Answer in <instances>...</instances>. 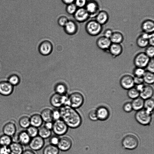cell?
Instances as JSON below:
<instances>
[{
	"label": "cell",
	"mask_w": 154,
	"mask_h": 154,
	"mask_svg": "<svg viewBox=\"0 0 154 154\" xmlns=\"http://www.w3.org/2000/svg\"><path fill=\"white\" fill-rule=\"evenodd\" d=\"M61 119L69 128H76L80 127L82 119L80 114L76 110L69 106H62L59 109Z\"/></svg>",
	"instance_id": "obj_1"
},
{
	"label": "cell",
	"mask_w": 154,
	"mask_h": 154,
	"mask_svg": "<svg viewBox=\"0 0 154 154\" xmlns=\"http://www.w3.org/2000/svg\"><path fill=\"white\" fill-rule=\"evenodd\" d=\"M152 114L143 108L136 111L134 117L136 120L139 124L143 126L149 125L151 122Z\"/></svg>",
	"instance_id": "obj_2"
},
{
	"label": "cell",
	"mask_w": 154,
	"mask_h": 154,
	"mask_svg": "<svg viewBox=\"0 0 154 154\" xmlns=\"http://www.w3.org/2000/svg\"><path fill=\"white\" fill-rule=\"evenodd\" d=\"M85 29L87 33L92 36L99 35L103 30V26L95 20H91L86 24Z\"/></svg>",
	"instance_id": "obj_3"
},
{
	"label": "cell",
	"mask_w": 154,
	"mask_h": 154,
	"mask_svg": "<svg viewBox=\"0 0 154 154\" xmlns=\"http://www.w3.org/2000/svg\"><path fill=\"white\" fill-rule=\"evenodd\" d=\"M123 148L128 150H133L136 148L139 144V140L134 135L129 134L125 135L122 141Z\"/></svg>",
	"instance_id": "obj_4"
},
{
	"label": "cell",
	"mask_w": 154,
	"mask_h": 154,
	"mask_svg": "<svg viewBox=\"0 0 154 154\" xmlns=\"http://www.w3.org/2000/svg\"><path fill=\"white\" fill-rule=\"evenodd\" d=\"M69 106L76 109L81 107L84 103V98L80 93L74 92L69 95Z\"/></svg>",
	"instance_id": "obj_5"
},
{
	"label": "cell",
	"mask_w": 154,
	"mask_h": 154,
	"mask_svg": "<svg viewBox=\"0 0 154 154\" xmlns=\"http://www.w3.org/2000/svg\"><path fill=\"white\" fill-rule=\"evenodd\" d=\"M68 128L65 122L60 119L53 122L52 130L55 135L59 136L65 134L67 132Z\"/></svg>",
	"instance_id": "obj_6"
},
{
	"label": "cell",
	"mask_w": 154,
	"mask_h": 154,
	"mask_svg": "<svg viewBox=\"0 0 154 154\" xmlns=\"http://www.w3.org/2000/svg\"><path fill=\"white\" fill-rule=\"evenodd\" d=\"M150 59L144 52H141L135 56L133 63L136 67L145 69Z\"/></svg>",
	"instance_id": "obj_7"
},
{
	"label": "cell",
	"mask_w": 154,
	"mask_h": 154,
	"mask_svg": "<svg viewBox=\"0 0 154 154\" xmlns=\"http://www.w3.org/2000/svg\"><path fill=\"white\" fill-rule=\"evenodd\" d=\"M85 8L91 18L95 17L100 11L99 4L95 0H88Z\"/></svg>",
	"instance_id": "obj_8"
},
{
	"label": "cell",
	"mask_w": 154,
	"mask_h": 154,
	"mask_svg": "<svg viewBox=\"0 0 154 154\" xmlns=\"http://www.w3.org/2000/svg\"><path fill=\"white\" fill-rule=\"evenodd\" d=\"M120 86L123 89L128 90L134 87V76L129 74H125L123 75L119 80Z\"/></svg>",
	"instance_id": "obj_9"
},
{
	"label": "cell",
	"mask_w": 154,
	"mask_h": 154,
	"mask_svg": "<svg viewBox=\"0 0 154 154\" xmlns=\"http://www.w3.org/2000/svg\"><path fill=\"white\" fill-rule=\"evenodd\" d=\"M73 16L75 20L80 23L86 21L90 18L88 13L85 8H78Z\"/></svg>",
	"instance_id": "obj_10"
},
{
	"label": "cell",
	"mask_w": 154,
	"mask_h": 154,
	"mask_svg": "<svg viewBox=\"0 0 154 154\" xmlns=\"http://www.w3.org/2000/svg\"><path fill=\"white\" fill-rule=\"evenodd\" d=\"M44 144V139L38 135L31 138L28 145L31 149L36 151L41 149Z\"/></svg>",
	"instance_id": "obj_11"
},
{
	"label": "cell",
	"mask_w": 154,
	"mask_h": 154,
	"mask_svg": "<svg viewBox=\"0 0 154 154\" xmlns=\"http://www.w3.org/2000/svg\"><path fill=\"white\" fill-rule=\"evenodd\" d=\"M111 43L109 38L103 35L98 37L96 41V44L98 48L103 51L107 52H108Z\"/></svg>",
	"instance_id": "obj_12"
},
{
	"label": "cell",
	"mask_w": 154,
	"mask_h": 154,
	"mask_svg": "<svg viewBox=\"0 0 154 154\" xmlns=\"http://www.w3.org/2000/svg\"><path fill=\"white\" fill-rule=\"evenodd\" d=\"M72 145V139L68 136H63L60 138L57 147L60 150L66 151L71 148Z\"/></svg>",
	"instance_id": "obj_13"
},
{
	"label": "cell",
	"mask_w": 154,
	"mask_h": 154,
	"mask_svg": "<svg viewBox=\"0 0 154 154\" xmlns=\"http://www.w3.org/2000/svg\"><path fill=\"white\" fill-rule=\"evenodd\" d=\"M14 87L7 81L0 82V95L8 96L14 92Z\"/></svg>",
	"instance_id": "obj_14"
},
{
	"label": "cell",
	"mask_w": 154,
	"mask_h": 154,
	"mask_svg": "<svg viewBox=\"0 0 154 154\" xmlns=\"http://www.w3.org/2000/svg\"><path fill=\"white\" fill-rule=\"evenodd\" d=\"M53 50V46L51 43L48 40L43 41L38 47L39 53L42 55L47 56L50 54Z\"/></svg>",
	"instance_id": "obj_15"
},
{
	"label": "cell",
	"mask_w": 154,
	"mask_h": 154,
	"mask_svg": "<svg viewBox=\"0 0 154 154\" xmlns=\"http://www.w3.org/2000/svg\"><path fill=\"white\" fill-rule=\"evenodd\" d=\"M98 120L104 121L108 119L110 116V112L106 107L101 106L96 109Z\"/></svg>",
	"instance_id": "obj_16"
},
{
	"label": "cell",
	"mask_w": 154,
	"mask_h": 154,
	"mask_svg": "<svg viewBox=\"0 0 154 154\" xmlns=\"http://www.w3.org/2000/svg\"><path fill=\"white\" fill-rule=\"evenodd\" d=\"M123 51L122 44L112 43L109 49L108 52L113 57L115 58L121 55Z\"/></svg>",
	"instance_id": "obj_17"
},
{
	"label": "cell",
	"mask_w": 154,
	"mask_h": 154,
	"mask_svg": "<svg viewBox=\"0 0 154 154\" xmlns=\"http://www.w3.org/2000/svg\"><path fill=\"white\" fill-rule=\"evenodd\" d=\"M141 29L143 32L148 34L154 33V22L153 20L147 19L142 23Z\"/></svg>",
	"instance_id": "obj_18"
},
{
	"label": "cell",
	"mask_w": 154,
	"mask_h": 154,
	"mask_svg": "<svg viewBox=\"0 0 154 154\" xmlns=\"http://www.w3.org/2000/svg\"><path fill=\"white\" fill-rule=\"evenodd\" d=\"M154 94L153 87L151 85H146L140 92V97L145 100L152 98Z\"/></svg>",
	"instance_id": "obj_19"
},
{
	"label": "cell",
	"mask_w": 154,
	"mask_h": 154,
	"mask_svg": "<svg viewBox=\"0 0 154 154\" xmlns=\"http://www.w3.org/2000/svg\"><path fill=\"white\" fill-rule=\"evenodd\" d=\"M16 127L15 123L11 122L6 123L2 128L3 134L11 137L16 134Z\"/></svg>",
	"instance_id": "obj_20"
},
{
	"label": "cell",
	"mask_w": 154,
	"mask_h": 154,
	"mask_svg": "<svg viewBox=\"0 0 154 154\" xmlns=\"http://www.w3.org/2000/svg\"><path fill=\"white\" fill-rule=\"evenodd\" d=\"M150 34L142 32L137 37L136 43L138 47L141 48H146L149 45L148 38Z\"/></svg>",
	"instance_id": "obj_21"
},
{
	"label": "cell",
	"mask_w": 154,
	"mask_h": 154,
	"mask_svg": "<svg viewBox=\"0 0 154 154\" xmlns=\"http://www.w3.org/2000/svg\"><path fill=\"white\" fill-rule=\"evenodd\" d=\"M63 28L65 32L67 34L72 35L77 32L78 30V26L74 21L69 20L63 27Z\"/></svg>",
	"instance_id": "obj_22"
},
{
	"label": "cell",
	"mask_w": 154,
	"mask_h": 154,
	"mask_svg": "<svg viewBox=\"0 0 154 154\" xmlns=\"http://www.w3.org/2000/svg\"><path fill=\"white\" fill-rule=\"evenodd\" d=\"M17 142L22 146H26L29 145L31 138L26 131H22L17 134Z\"/></svg>",
	"instance_id": "obj_23"
},
{
	"label": "cell",
	"mask_w": 154,
	"mask_h": 154,
	"mask_svg": "<svg viewBox=\"0 0 154 154\" xmlns=\"http://www.w3.org/2000/svg\"><path fill=\"white\" fill-rule=\"evenodd\" d=\"M95 18V20L102 26L106 24L109 20V16L105 10H100Z\"/></svg>",
	"instance_id": "obj_24"
},
{
	"label": "cell",
	"mask_w": 154,
	"mask_h": 154,
	"mask_svg": "<svg viewBox=\"0 0 154 154\" xmlns=\"http://www.w3.org/2000/svg\"><path fill=\"white\" fill-rule=\"evenodd\" d=\"M50 102L51 105L56 108H60L63 106L62 95L56 93L50 97Z\"/></svg>",
	"instance_id": "obj_25"
},
{
	"label": "cell",
	"mask_w": 154,
	"mask_h": 154,
	"mask_svg": "<svg viewBox=\"0 0 154 154\" xmlns=\"http://www.w3.org/2000/svg\"><path fill=\"white\" fill-rule=\"evenodd\" d=\"M8 147L11 154H22L24 150L23 146L18 142H12Z\"/></svg>",
	"instance_id": "obj_26"
},
{
	"label": "cell",
	"mask_w": 154,
	"mask_h": 154,
	"mask_svg": "<svg viewBox=\"0 0 154 154\" xmlns=\"http://www.w3.org/2000/svg\"><path fill=\"white\" fill-rule=\"evenodd\" d=\"M30 125L38 128L42 125L43 120L40 116L38 113H35L30 117Z\"/></svg>",
	"instance_id": "obj_27"
},
{
	"label": "cell",
	"mask_w": 154,
	"mask_h": 154,
	"mask_svg": "<svg viewBox=\"0 0 154 154\" xmlns=\"http://www.w3.org/2000/svg\"><path fill=\"white\" fill-rule=\"evenodd\" d=\"M109 39L112 43L122 44L124 41V38L121 32L116 31H113Z\"/></svg>",
	"instance_id": "obj_28"
},
{
	"label": "cell",
	"mask_w": 154,
	"mask_h": 154,
	"mask_svg": "<svg viewBox=\"0 0 154 154\" xmlns=\"http://www.w3.org/2000/svg\"><path fill=\"white\" fill-rule=\"evenodd\" d=\"M40 116L43 121L46 122H52V110L49 108H45L42 110Z\"/></svg>",
	"instance_id": "obj_29"
},
{
	"label": "cell",
	"mask_w": 154,
	"mask_h": 154,
	"mask_svg": "<svg viewBox=\"0 0 154 154\" xmlns=\"http://www.w3.org/2000/svg\"><path fill=\"white\" fill-rule=\"evenodd\" d=\"M144 100L139 97L133 100L131 103L133 109L136 111L143 108Z\"/></svg>",
	"instance_id": "obj_30"
},
{
	"label": "cell",
	"mask_w": 154,
	"mask_h": 154,
	"mask_svg": "<svg viewBox=\"0 0 154 154\" xmlns=\"http://www.w3.org/2000/svg\"><path fill=\"white\" fill-rule=\"evenodd\" d=\"M60 150L57 146L51 144L46 146L43 151V154H59Z\"/></svg>",
	"instance_id": "obj_31"
},
{
	"label": "cell",
	"mask_w": 154,
	"mask_h": 154,
	"mask_svg": "<svg viewBox=\"0 0 154 154\" xmlns=\"http://www.w3.org/2000/svg\"><path fill=\"white\" fill-rule=\"evenodd\" d=\"M154 101L152 97L144 100L143 109L152 114L154 109Z\"/></svg>",
	"instance_id": "obj_32"
},
{
	"label": "cell",
	"mask_w": 154,
	"mask_h": 154,
	"mask_svg": "<svg viewBox=\"0 0 154 154\" xmlns=\"http://www.w3.org/2000/svg\"><path fill=\"white\" fill-rule=\"evenodd\" d=\"M144 82L147 85H152L154 82V74L153 73L146 71L143 77Z\"/></svg>",
	"instance_id": "obj_33"
},
{
	"label": "cell",
	"mask_w": 154,
	"mask_h": 154,
	"mask_svg": "<svg viewBox=\"0 0 154 154\" xmlns=\"http://www.w3.org/2000/svg\"><path fill=\"white\" fill-rule=\"evenodd\" d=\"M51 135V130L48 129L44 126L40 127L38 129V135L44 139L50 137Z\"/></svg>",
	"instance_id": "obj_34"
},
{
	"label": "cell",
	"mask_w": 154,
	"mask_h": 154,
	"mask_svg": "<svg viewBox=\"0 0 154 154\" xmlns=\"http://www.w3.org/2000/svg\"><path fill=\"white\" fill-rule=\"evenodd\" d=\"M55 93L60 95L67 94V87L64 84L60 83L57 84L54 88Z\"/></svg>",
	"instance_id": "obj_35"
},
{
	"label": "cell",
	"mask_w": 154,
	"mask_h": 154,
	"mask_svg": "<svg viewBox=\"0 0 154 154\" xmlns=\"http://www.w3.org/2000/svg\"><path fill=\"white\" fill-rule=\"evenodd\" d=\"M7 81L14 87H15L20 84V79L17 75L13 74L8 77Z\"/></svg>",
	"instance_id": "obj_36"
},
{
	"label": "cell",
	"mask_w": 154,
	"mask_h": 154,
	"mask_svg": "<svg viewBox=\"0 0 154 154\" xmlns=\"http://www.w3.org/2000/svg\"><path fill=\"white\" fill-rule=\"evenodd\" d=\"M12 142L11 137L3 134L0 136V145L9 146Z\"/></svg>",
	"instance_id": "obj_37"
},
{
	"label": "cell",
	"mask_w": 154,
	"mask_h": 154,
	"mask_svg": "<svg viewBox=\"0 0 154 154\" xmlns=\"http://www.w3.org/2000/svg\"><path fill=\"white\" fill-rule=\"evenodd\" d=\"M19 124L22 128L26 129L30 125V117L27 116H21L19 120Z\"/></svg>",
	"instance_id": "obj_38"
},
{
	"label": "cell",
	"mask_w": 154,
	"mask_h": 154,
	"mask_svg": "<svg viewBox=\"0 0 154 154\" xmlns=\"http://www.w3.org/2000/svg\"><path fill=\"white\" fill-rule=\"evenodd\" d=\"M127 95L129 98L133 100L140 97V92L134 86L128 90Z\"/></svg>",
	"instance_id": "obj_39"
},
{
	"label": "cell",
	"mask_w": 154,
	"mask_h": 154,
	"mask_svg": "<svg viewBox=\"0 0 154 154\" xmlns=\"http://www.w3.org/2000/svg\"><path fill=\"white\" fill-rule=\"evenodd\" d=\"M38 128L31 125L26 128V130L31 138L38 135Z\"/></svg>",
	"instance_id": "obj_40"
},
{
	"label": "cell",
	"mask_w": 154,
	"mask_h": 154,
	"mask_svg": "<svg viewBox=\"0 0 154 154\" xmlns=\"http://www.w3.org/2000/svg\"><path fill=\"white\" fill-rule=\"evenodd\" d=\"M77 8H78L74 3H73L66 5V11L67 13L69 14L73 15Z\"/></svg>",
	"instance_id": "obj_41"
},
{
	"label": "cell",
	"mask_w": 154,
	"mask_h": 154,
	"mask_svg": "<svg viewBox=\"0 0 154 154\" xmlns=\"http://www.w3.org/2000/svg\"><path fill=\"white\" fill-rule=\"evenodd\" d=\"M144 69L135 67L133 71V76L137 77H143L145 72Z\"/></svg>",
	"instance_id": "obj_42"
},
{
	"label": "cell",
	"mask_w": 154,
	"mask_h": 154,
	"mask_svg": "<svg viewBox=\"0 0 154 154\" xmlns=\"http://www.w3.org/2000/svg\"><path fill=\"white\" fill-rule=\"evenodd\" d=\"M144 52L150 58H153L154 55V46L149 45L146 48Z\"/></svg>",
	"instance_id": "obj_43"
},
{
	"label": "cell",
	"mask_w": 154,
	"mask_h": 154,
	"mask_svg": "<svg viewBox=\"0 0 154 154\" xmlns=\"http://www.w3.org/2000/svg\"><path fill=\"white\" fill-rule=\"evenodd\" d=\"M69 20L68 17L64 15L60 17L57 20V23L60 26L64 27Z\"/></svg>",
	"instance_id": "obj_44"
},
{
	"label": "cell",
	"mask_w": 154,
	"mask_h": 154,
	"mask_svg": "<svg viewBox=\"0 0 154 154\" xmlns=\"http://www.w3.org/2000/svg\"><path fill=\"white\" fill-rule=\"evenodd\" d=\"M146 71L154 72V58H150L146 67Z\"/></svg>",
	"instance_id": "obj_45"
},
{
	"label": "cell",
	"mask_w": 154,
	"mask_h": 154,
	"mask_svg": "<svg viewBox=\"0 0 154 154\" xmlns=\"http://www.w3.org/2000/svg\"><path fill=\"white\" fill-rule=\"evenodd\" d=\"M60 138L59 136L56 135L51 136L49 139L50 144L57 146L59 143Z\"/></svg>",
	"instance_id": "obj_46"
},
{
	"label": "cell",
	"mask_w": 154,
	"mask_h": 154,
	"mask_svg": "<svg viewBox=\"0 0 154 154\" xmlns=\"http://www.w3.org/2000/svg\"><path fill=\"white\" fill-rule=\"evenodd\" d=\"M88 116L89 119L93 121L98 120L96 109H92L89 112Z\"/></svg>",
	"instance_id": "obj_47"
},
{
	"label": "cell",
	"mask_w": 154,
	"mask_h": 154,
	"mask_svg": "<svg viewBox=\"0 0 154 154\" xmlns=\"http://www.w3.org/2000/svg\"><path fill=\"white\" fill-rule=\"evenodd\" d=\"M123 109L124 111L127 113L131 112L133 110V108L131 102H127L123 106Z\"/></svg>",
	"instance_id": "obj_48"
},
{
	"label": "cell",
	"mask_w": 154,
	"mask_h": 154,
	"mask_svg": "<svg viewBox=\"0 0 154 154\" xmlns=\"http://www.w3.org/2000/svg\"><path fill=\"white\" fill-rule=\"evenodd\" d=\"M88 0H75L74 4L78 8H85Z\"/></svg>",
	"instance_id": "obj_49"
},
{
	"label": "cell",
	"mask_w": 154,
	"mask_h": 154,
	"mask_svg": "<svg viewBox=\"0 0 154 154\" xmlns=\"http://www.w3.org/2000/svg\"><path fill=\"white\" fill-rule=\"evenodd\" d=\"M52 117L53 120L56 121L61 119L60 113L58 109L52 110Z\"/></svg>",
	"instance_id": "obj_50"
},
{
	"label": "cell",
	"mask_w": 154,
	"mask_h": 154,
	"mask_svg": "<svg viewBox=\"0 0 154 154\" xmlns=\"http://www.w3.org/2000/svg\"><path fill=\"white\" fill-rule=\"evenodd\" d=\"M0 154H11L9 147L0 145Z\"/></svg>",
	"instance_id": "obj_51"
},
{
	"label": "cell",
	"mask_w": 154,
	"mask_h": 154,
	"mask_svg": "<svg viewBox=\"0 0 154 154\" xmlns=\"http://www.w3.org/2000/svg\"><path fill=\"white\" fill-rule=\"evenodd\" d=\"M113 31L112 29L110 28L106 29L104 31L103 35L106 38H110Z\"/></svg>",
	"instance_id": "obj_52"
},
{
	"label": "cell",
	"mask_w": 154,
	"mask_h": 154,
	"mask_svg": "<svg viewBox=\"0 0 154 154\" xmlns=\"http://www.w3.org/2000/svg\"><path fill=\"white\" fill-rule=\"evenodd\" d=\"M134 81L135 85L143 84L144 83L143 78L142 77L134 76Z\"/></svg>",
	"instance_id": "obj_53"
},
{
	"label": "cell",
	"mask_w": 154,
	"mask_h": 154,
	"mask_svg": "<svg viewBox=\"0 0 154 154\" xmlns=\"http://www.w3.org/2000/svg\"><path fill=\"white\" fill-rule=\"evenodd\" d=\"M154 33L150 34L148 38L149 45L154 46Z\"/></svg>",
	"instance_id": "obj_54"
},
{
	"label": "cell",
	"mask_w": 154,
	"mask_h": 154,
	"mask_svg": "<svg viewBox=\"0 0 154 154\" xmlns=\"http://www.w3.org/2000/svg\"><path fill=\"white\" fill-rule=\"evenodd\" d=\"M53 126L52 122H45L44 126L48 130H51L52 129Z\"/></svg>",
	"instance_id": "obj_55"
},
{
	"label": "cell",
	"mask_w": 154,
	"mask_h": 154,
	"mask_svg": "<svg viewBox=\"0 0 154 154\" xmlns=\"http://www.w3.org/2000/svg\"><path fill=\"white\" fill-rule=\"evenodd\" d=\"M22 154H36L34 151L30 149H27L23 150Z\"/></svg>",
	"instance_id": "obj_56"
},
{
	"label": "cell",
	"mask_w": 154,
	"mask_h": 154,
	"mask_svg": "<svg viewBox=\"0 0 154 154\" xmlns=\"http://www.w3.org/2000/svg\"><path fill=\"white\" fill-rule=\"evenodd\" d=\"M61 1L63 3L67 5L74 3L75 0H61Z\"/></svg>",
	"instance_id": "obj_57"
}]
</instances>
